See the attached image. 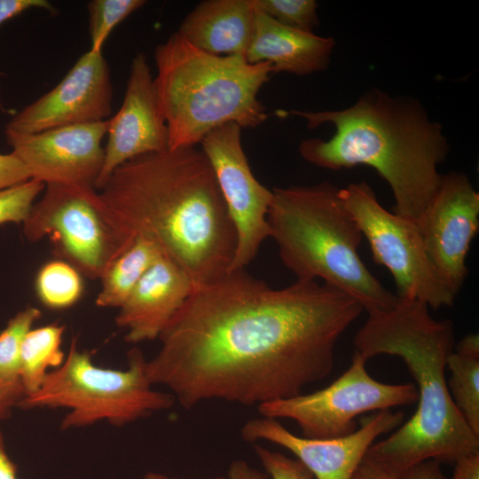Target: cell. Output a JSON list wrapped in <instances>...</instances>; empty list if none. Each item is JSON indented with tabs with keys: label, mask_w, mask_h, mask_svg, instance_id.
<instances>
[{
	"label": "cell",
	"mask_w": 479,
	"mask_h": 479,
	"mask_svg": "<svg viewBox=\"0 0 479 479\" xmlns=\"http://www.w3.org/2000/svg\"><path fill=\"white\" fill-rule=\"evenodd\" d=\"M363 311L323 282L274 288L246 269L231 271L192 292L160 334L146 374L185 409L293 397L329 375L338 341Z\"/></svg>",
	"instance_id": "1"
},
{
	"label": "cell",
	"mask_w": 479,
	"mask_h": 479,
	"mask_svg": "<svg viewBox=\"0 0 479 479\" xmlns=\"http://www.w3.org/2000/svg\"><path fill=\"white\" fill-rule=\"evenodd\" d=\"M133 239L154 242L194 289L225 276L237 237L212 168L196 146L133 158L98 190Z\"/></svg>",
	"instance_id": "2"
},
{
	"label": "cell",
	"mask_w": 479,
	"mask_h": 479,
	"mask_svg": "<svg viewBox=\"0 0 479 479\" xmlns=\"http://www.w3.org/2000/svg\"><path fill=\"white\" fill-rule=\"evenodd\" d=\"M279 113L304 119L310 129L332 124L335 132L329 139L301 142V156L332 170L357 165L374 169L392 191L394 213L415 223L420 219L441 183L437 167L450 145L441 124L419 100L376 88L344 109Z\"/></svg>",
	"instance_id": "3"
},
{
	"label": "cell",
	"mask_w": 479,
	"mask_h": 479,
	"mask_svg": "<svg viewBox=\"0 0 479 479\" xmlns=\"http://www.w3.org/2000/svg\"><path fill=\"white\" fill-rule=\"evenodd\" d=\"M366 359L400 357L418 388L414 414L386 439L373 443L365 458L397 475L428 460L454 464L479 452V437L469 428L451 397L446 363L455 346L454 326L432 318L428 306L398 298L385 311L368 312L353 340Z\"/></svg>",
	"instance_id": "4"
},
{
	"label": "cell",
	"mask_w": 479,
	"mask_h": 479,
	"mask_svg": "<svg viewBox=\"0 0 479 479\" xmlns=\"http://www.w3.org/2000/svg\"><path fill=\"white\" fill-rule=\"evenodd\" d=\"M328 181L274 188L268 212L270 238L297 280L321 279L355 298L365 311L396 306L389 291L358 255L363 234Z\"/></svg>",
	"instance_id": "5"
},
{
	"label": "cell",
	"mask_w": 479,
	"mask_h": 479,
	"mask_svg": "<svg viewBox=\"0 0 479 479\" xmlns=\"http://www.w3.org/2000/svg\"><path fill=\"white\" fill-rule=\"evenodd\" d=\"M154 60L169 149L196 146L225 123L255 128L268 118L257 95L273 74L269 62L251 64L241 56L208 53L177 31L155 47Z\"/></svg>",
	"instance_id": "6"
},
{
	"label": "cell",
	"mask_w": 479,
	"mask_h": 479,
	"mask_svg": "<svg viewBox=\"0 0 479 479\" xmlns=\"http://www.w3.org/2000/svg\"><path fill=\"white\" fill-rule=\"evenodd\" d=\"M145 367L146 359L136 348L129 351L124 370L98 366L89 352L77 349L73 338L62 365L48 373L40 388L23 397L18 406L67 408L62 429L101 420L123 426L175 404L171 393L152 388Z\"/></svg>",
	"instance_id": "7"
},
{
	"label": "cell",
	"mask_w": 479,
	"mask_h": 479,
	"mask_svg": "<svg viewBox=\"0 0 479 479\" xmlns=\"http://www.w3.org/2000/svg\"><path fill=\"white\" fill-rule=\"evenodd\" d=\"M22 224L28 240L49 237L54 254L90 279L134 240L93 187L45 185Z\"/></svg>",
	"instance_id": "8"
},
{
	"label": "cell",
	"mask_w": 479,
	"mask_h": 479,
	"mask_svg": "<svg viewBox=\"0 0 479 479\" xmlns=\"http://www.w3.org/2000/svg\"><path fill=\"white\" fill-rule=\"evenodd\" d=\"M339 192L367 240L373 261L391 273L398 298L433 309L454 304L459 292L433 264L415 222L384 208L365 181L349 184Z\"/></svg>",
	"instance_id": "9"
},
{
	"label": "cell",
	"mask_w": 479,
	"mask_h": 479,
	"mask_svg": "<svg viewBox=\"0 0 479 479\" xmlns=\"http://www.w3.org/2000/svg\"><path fill=\"white\" fill-rule=\"evenodd\" d=\"M366 359L355 351L349 367L327 387L257 406L260 416L288 419L299 427L302 436L328 439L357 429L356 418L369 412L417 403L413 384H388L366 371Z\"/></svg>",
	"instance_id": "10"
},
{
	"label": "cell",
	"mask_w": 479,
	"mask_h": 479,
	"mask_svg": "<svg viewBox=\"0 0 479 479\" xmlns=\"http://www.w3.org/2000/svg\"><path fill=\"white\" fill-rule=\"evenodd\" d=\"M233 224L237 245L231 271L246 269L270 238L267 216L273 193L254 176L241 143V128L223 124L200 141Z\"/></svg>",
	"instance_id": "11"
},
{
	"label": "cell",
	"mask_w": 479,
	"mask_h": 479,
	"mask_svg": "<svg viewBox=\"0 0 479 479\" xmlns=\"http://www.w3.org/2000/svg\"><path fill=\"white\" fill-rule=\"evenodd\" d=\"M106 131L107 120L32 134L5 130V137L31 179L95 188L104 163Z\"/></svg>",
	"instance_id": "12"
},
{
	"label": "cell",
	"mask_w": 479,
	"mask_h": 479,
	"mask_svg": "<svg viewBox=\"0 0 479 479\" xmlns=\"http://www.w3.org/2000/svg\"><path fill=\"white\" fill-rule=\"evenodd\" d=\"M112 104L113 84L107 61L102 51L89 50L52 90L16 114L5 130L32 134L103 122L109 119Z\"/></svg>",
	"instance_id": "13"
},
{
	"label": "cell",
	"mask_w": 479,
	"mask_h": 479,
	"mask_svg": "<svg viewBox=\"0 0 479 479\" xmlns=\"http://www.w3.org/2000/svg\"><path fill=\"white\" fill-rule=\"evenodd\" d=\"M428 255L459 292L468 273L470 245L479 229V193L461 172L442 175L428 208L416 222Z\"/></svg>",
	"instance_id": "14"
},
{
	"label": "cell",
	"mask_w": 479,
	"mask_h": 479,
	"mask_svg": "<svg viewBox=\"0 0 479 479\" xmlns=\"http://www.w3.org/2000/svg\"><path fill=\"white\" fill-rule=\"evenodd\" d=\"M404 419L402 412L381 410L364 419L360 428L350 434L310 439L293 434L277 419L260 416L244 424L241 436L249 443L267 441L288 450L315 479H351L376 438L398 428Z\"/></svg>",
	"instance_id": "15"
},
{
	"label": "cell",
	"mask_w": 479,
	"mask_h": 479,
	"mask_svg": "<svg viewBox=\"0 0 479 479\" xmlns=\"http://www.w3.org/2000/svg\"><path fill=\"white\" fill-rule=\"evenodd\" d=\"M106 136L96 190H100L122 163L169 149L168 129L159 110L153 77L144 53H137L131 60L123 101L115 115L107 120Z\"/></svg>",
	"instance_id": "16"
},
{
	"label": "cell",
	"mask_w": 479,
	"mask_h": 479,
	"mask_svg": "<svg viewBox=\"0 0 479 479\" xmlns=\"http://www.w3.org/2000/svg\"><path fill=\"white\" fill-rule=\"evenodd\" d=\"M193 290L188 275L163 255L119 308L115 322L126 329L125 341L138 343L159 338Z\"/></svg>",
	"instance_id": "17"
},
{
	"label": "cell",
	"mask_w": 479,
	"mask_h": 479,
	"mask_svg": "<svg viewBox=\"0 0 479 479\" xmlns=\"http://www.w3.org/2000/svg\"><path fill=\"white\" fill-rule=\"evenodd\" d=\"M334 46L333 37L286 27L255 8L246 59L251 64L269 62L272 73L307 75L328 67Z\"/></svg>",
	"instance_id": "18"
},
{
	"label": "cell",
	"mask_w": 479,
	"mask_h": 479,
	"mask_svg": "<svg viewBox=\"0 0 479 479\" xmlns=\"http://www.w3.org/2000/svg\"><path fill=\"white\" fill-rule=\"evenodd\" d=\"M255 19L253 0H206L185 17L177 32L208 53L246 59Z\"/></svg>",
	"instance_id": "19"
},
{
	"label": "cell",
	"mask_w": 479,
	"mask_h": 479,
	"mask_svg": "<svg viewBox=\"0 0 479 479\" xmlns=\"http://www.w3.org/2000/svg\"><path fill=\"white\" fill-rule=\"evenodd\" d=\"M162 255L154 242L135 238L100 278L101 289L96 305L120 308L141 278Z\"/></svg>",
	"instance_id": "20"
},
{
	"label": "cell",
	"mask_w": 479,
	"mask_h": 479,
	"mask_svg": "<svg viewBox=\"0 0 479 479\" xmlns=\"http://www.w3.org/2000/svg\"><path fill=\"white\" fill-rule=\"evenodd\" d=\"M65 326L51 324L32 328L25 336L20 350V381L24 397L35 393L48 373L65 360L62 340Z\"/></svg>",
	"instance_id": "21"
},
{
	"label": "cell",
	"mask_w": 479,
	"mask_h": 479,
	"mask_svg": "<svg viewBox=\"0 0 479 479\" xmlns=\"http://www.w3.org/2000/svg\"><path fill=\"white\" fill-rule=\"evenodd\" d=\"M448 389L457 409L479 437V357L452 351L446 363Z\"/></svg>",
	"instance_id": "22"
},
{
	"label": "cell",
	"mask_w": 479,
	"mask_h": 479,
	"mask_svg": "<svg viewBox=\"0 0 479 479\" xmlns=\"http://www.w3.org/2000/svg\"><path fill=\"white\" fill-rule=\"evenodd\" d=\"M35 291L44 306L62 310L79 301L83 292V282L75 267L65 261L55 260L39 270Z\"/></svg>",
	"instance_id": "23"
},
{
	"label": "cell",
	"mask_w": 479,
	"mask_h": 479,
	"mask_svg": "<svg viewBox=\"0 0 479 479\" xmlns=\"http://www.w3.org/2000/svg\"><path fill=\"white\" fill-rule=\"evenodd\" d=\"M41 311L27 306L17 312L0 333V380L20 382V350L27 334L41 318Z\"/></svg>",
	"instance_id": "24"
},
{
	"label": "cell",
	"mask_w": 479,
	"mask_h": 479,
	"mask_svg": "<svg viewBox=\"0 0 479 479\" xmlns=\"http://www.w3.org/2000/svg\"><path fill=\"white\" fill-rule=\"evenodd\" d=\"M144 0H92L87 4L90 51H102L103 45L113 29L135 11Z\"/></svg>",
	"instance_id": "25"
},
{
	"label": "cell",
	"mask_w": 479,
	"mask_h": 479,
	"mask_svg": "<svg viewBox=\"0 0 479 479\" xmlns=\"http://www.w3.org/2000/svg\"><path fill=\"white\" fill-rule=\"evenodd\" d=\"M253 4L277 22L294 29L313 33L318 25L314 0H253Z\"/></svg>",
	"instance_id": "26"
},
{
	"label": "cell",
	"mask_w": 479,
	"mask_h": 479,
	"mask_svg": "<svg viewBox=\"0 0 479 479\" xmlns=\"http://www.w3.org/2000/svg\"><path fill=\"white\" fill-rule=\"evenodd\" d=\"M44 187L43 183L29 179L0 190V225L7 223L22 224Z\"/></svg>",
	"instance_id": "27"
},
{
	"label": "cell",
	"mask_w": 479,
	"mask_h": 479,
	"mask_svg": "<svg viewBox=\"0 0 479 479\" xmlns=\"http://www.w3.org/2000/svg\"><path fill=\"white\" fill-rule=\"evenodd\" d=\"M254 450L267 475L272 479H315L312 473L299 460L293 459L260 444Z\"/></svg>",
	"instance_id": "28"
},
{
	"label": "cell",
	"mask_w": 479,
	"mask_h": 479,
	"mask_svg": "<svg viewBox=\"0 0 479 479\" xmlns=\"http://www.w3.org/2000/svg\"><path fill=\"white\" fill-rule=\"evenodd\" d=\"M31 179L29 172L12 153H0V190Z\"/></svg>",
	"instance_id": "29"
},
{
	"label": "cell",
	"mask_w": 479,
	"mask_h": 479,
	"mask_svg": "<svg viewBox=\"0 0 479 479\" xmlns=\"http://www.w3.org/2000/svg\"><path fill=\"white\" fill-rule=\"evenodd\" d=\"M30 9H43L51 13L56 12L47 0H0V25Z\"/></svg>",
	"instance_id": "30"
},
{
	"label": "cell",
	"mask_w": 479,
	"mask_h": 479,
	"mask_svg": "<svg viewBox=\"0 0 479 479\" xmlns=\"http://www.w3.org/2000/svg\"><path fill=\"white\" fill-rule=\"evenodd\" d=\"M24 397L20 382H6L0 380V420L10 416Z\"/></svg>",
	"instance_id": "31"
},
{
	"label": "cell",
	"mask_w": 479,
	"mask_h": 479,
	"mask_svg": "<svg viewBox=\"0 0 479 479\" xmlns=\"http://www.w3.org/2000/svg\"><path fill=\"white\" fill-rule=\"evenodd\" d=\"M401 479H447L444 475L441 463L436 459L420 462L401 475Z\"/></svg>",
	"instance_id": "32"
},
{
	"label": "cell",
	"mask_w": 479,
	"mask_h": 479,
	"mask_svg": "<svg viewBox=\"0 0 479 479\" xmlns=\"http://www.w3.org/2000/svg\"><path fill=\"white\" fill-rule=\"evenodd\" d=\"M454 465L451 479H479V452L460 458Z\"/></svg>",
	"instance_id": "33"
},
{
	"label": "cell",
	"mask_w": 479,
	"mask_h": 479,
	"mask_svg": "<svg viewBox=\"0 0 479 479\" xmlns=\"http://www.w3.org/2000/svg\"><path fill=\"white\" fill-rule=\"evenodd\" d=\"M351 479H401V475L389 472L376 463L364 458Z\"/></svg>",
	"instance_id": "34"
},
{
	"label": "cell",
	"mask_w": 479,
	"mask_h": 479,
	"mask_svg": "<svg viewBox=\"0 0 479 479\" xmlns=\"http://www.w3.org/2000/svg\"><path fill=\"white\" fill-rule=\"evenodd\" d=\"M228 479H268V475L251 467L246 461H233L229 468Z\"/></svg>",
	"instance_id": "35"
},
{
	"label": "cell",
	"mask_w": 479,
	"mask_h": 479,
	"mask_svg": "<svg viewBox=\"0 0 479 479\" xmlns=\"http://www.w3.org/2000/svg\"><path fill=\"white\" fill-rule=\"evenodd\" d=\"M0 479H18L17 467L7 454L1 430H0Z\"/></svg>",
	"instance_id": "36"
},
{
	"label": "cell",
	"mask_w": 479,
	"mask_h": 479,
	"mask_svg": "<svg viewBox=\"0 0 479 479\" xmlns=\"http://www.w3.org/2000/svg\"><path fill=\"white\" fill-rule=\"evenodd\" d=\"M454 351L474 357H479L478 334H469L455 343Z\"/></svg>",
	"instance_id": "37"
},
{
	"label": "cell",
	"mask_w": 479,
	"mask_h": 479,
	"mask_svg": "<svg viewBox=\"0 0 479 479\" xmlns=\"http://www.w3.org/2000/svg\"><path fill=\"white\" fill-rule=\"evenodd\" d=\"M145 479H168V477L159 473L151 472L145 475Z\"/></svg>",
	"instance_id": "38"
},
{
	"label": "cell",
	"mask_w": 479,
	"mask_h": 479,
	"mask_svg": "<svg viewBox=\"0 0 479 479\" xmlns=\"http://www.w3.org/2000/svg\"><path fill=\"white\" fill-rule=\"evenodd\" d=\"M171 479H177V478H171ZM210 479H226V478L220 476V477H214V478H210Z\"/></svg>",
	"instance_id": "39"
},
{
	"label": "cell",
	"mask_w": 479,
	"mask_h": 479,
	"mask_svg": "<svg viewBox=\"0 0 479 479\" xmlns=\"http://www.w3.org/2000/svg\"><path fill=\"white\" fill-rule=\"evenodd\" d=\"M2 75H3V73H2V72H0V77H1Z\"/></svg>",
	"instance_id": "40"
}]
</instances>
